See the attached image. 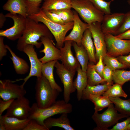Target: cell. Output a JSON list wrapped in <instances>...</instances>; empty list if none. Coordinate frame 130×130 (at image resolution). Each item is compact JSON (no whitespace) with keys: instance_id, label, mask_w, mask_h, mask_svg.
I'll return each mask as SVG.
<instances>
[{"instance_id":"2e32d148","label":"cell","mask_w":130,"mask_h":130,"mask_svg":"<svg viewBox=\"0 0 130 130\" xmlns=\"http://www.w3.org/2000/svg\"><path fill=\"white\" fill-rule=\"evenodd\" d=\"M40 41L44 46V49L39 52L45 54L43 57L39 59L42 64L52 61L60 60V50L54 46L52 39L42 37Z\"/></svg>"},{"instance_id":"9c48e42d","label":"cell","mask_w":130,"mask_h":130,"mask_svg":"<svg viewBox=\"0 0 130 130\" xmlns=\"http://www.w3.org/2000/svg\"><path fill=\"white\" fill-rule=\"evenodd\" d=\"M54 67L56 72L63 84L64 87V100L69 103L70 99V95L76 90L73 84V78L76 72L69 71L65 69L62 64L57 60Z\"/></svg>"},{"instance_id":"e575fe53","label":"cell","mask_w":130,"mask_h":130,"mask_svg":"<svg viewBox=\"0 0 130 130\" xmlns=\"http://www.w3.org/2000/svg\"><path fill=\"white\" fill-rule=\"evenodd\" d=\"M43 0H26L28 17L40 12L41 3Z\"/></svg>"},{"instance_id":"44dd1931","label":"cell","mask_w":130,"mask_h":130,"mask_svg":"<svg viewBox=\"0 0 130 130\" xmlns=\"http://www.w3.org/2000/svg\"><path fill=\"white\" fill-rule=\"evenodd\" d=\"M92 38L90 31L88 28L87 29L83 34L81 44L88 53L90 62L91 63L96 64L97 62L95 56V48Z\"/></svg>"},{"instance_id":"277c9868","label":"cell","mask_w":130,"mask_h":130,"mask_svg":"<svg viewBox=\"0 0 130 130\" xmlns=\"http://www.w3.org/2000/svg\"><path fill=\"white\" fill-rule=\"evenodd\" d=\"M28 17L37 22L42 23L47 26L55 39L57 47L59 49L64 46L66 35L69 31L72 29L73 22L66 23L64 25L55 23L46 16L41 9L38 13Z\"/></svg>"},{"instance_id":"5b68a950","label":"cell","mask_w":130,"mask_h":130,"mask_svg":"<svg viewBox=\"0 0 130 130\" xmlns=\"http://www.w3.org/2000/svg\"><path fill=\"white\" fill-rule=\"evenodd\" d=\"M71 7L89 25L96 22L101 23L105 15L87 0H72Z\"/></svg>"},{"instance_id":"b9f144b4","label":"cell","mask_w":130,"mask_h":130,"mask_svg":"<svg viewBox=\"0 0 130 130\" xmlns=\"http://www.w3.org/2000/svg\"><path fill=\"white\" fill-rule=\"evenodd\" d=\"M130 123V116L125 120L117 124L110 130H127L128 126Z\"/></svg>"},{"instance_id":"f546056e","label":"cell","mask_w":130,"mask_h":130,"mask_svg":"<svg viewBox=\"0 0 130 130\" xmlns=\"http://www.w3.org/2000/svg\"><path fill=\"white\" fill-rule=\"evenodd\" d=\"M86 73L87 84L89 85L92 86L100 84H104L106 82L104 78L92 67L91 64H88Z\"/></svg>"},{"instance_id":"83f0119b","label":"cell","mask_w":130,"mask_h":130,"mask_svg":"<svg viewBox=\"0 0 130 130\" xmlns=\"http://www.w3.org/2000/svg\"><path fill=\"white\" fill-rule=\"evenodd\" d=\"M89 100L94 104L95 112L102 110L106 107H108L112 103L109 97L100 95H90Z\"/></svg>"},{"instance_id":"4dcf8cb0","label":"cell","mask_w":130,"mask_h":130,"mask_svg":"<svg viewBox=\"0 0 130 130\" xmlns=\"http://www.w3.org/2000/svg\"><path fill=\"white\" fill-rule=\"evenodd\" d=\"M112 78L115 83L122 86L130 80V71L117 69L113 71Z\"/></svg>"},{"instance_id":"4fadbf2b","label":"cell","mask_w":130,"mask_h":130,"mask_svg":"<svg viewBox=\"0 0 130 130\" xmlns=\"http://www.w3.org/2000/svg\"><path fill=\"white\" fill-rule=\"evenodd\" d=\"M101 25V23L96 22L89 25L88 28L91 33L93 39L97 62L100 56L103 57L106 54L107 52L104 33L102 30Z\"/></svg>"},{"instance_id":"484cf974","label":"cell","mask_w":130,"mask_h":130,"mask_svg":"<svg viewBox=\"0 0 130 130\" xmlns=\"http://www.w3.org/2000/svg\"><path fill=\"white\" fill-rule=\"evenodd\" d=\"M72 46L75 52L76 58L80 64L82 70L86 72L89 60L87 51L82 45L79 46L75 42H72Z\"/></svg>"},{"instance_id":"f907efd6","label":"cell","mask_w":130,"mask_h":130,"mask_svg":"<svg viewBox=\"0 0 130 130\" xmlns=\"http://www.w3.org/2000/svg\"><path fill=\"white\" fill-rule=\"evenodd\" d=\"M127 2L128 4L130 5V0H127Z\"/></svg>"},{"instance_id":"836d02e7","label":"cell","mask_w":130,"mask_h":130,"mask_svg":"<svg viewBox=\"0 0 130 130\" xmlns=\"http://www.w3.org/2000/svg\"><path fill=\"white\" fill-rule=\"evenodd\" d=\"M91 3L97 9L104 13L105 15L111 14L110 6L111 2L115 0L109 2L104 0H87Z\"/></svg>"},{"instance_id":"5bb4252c","label":"cell","mask_w":130,"mask_h":130,"mask_svg":"<svg viewBox=\"0 0 130 130\" xmlns=\"http://www.w3.org/2000/svg\"><path fill=\"white\" fill-rule=\"evenodd\" d=\"M124 13H115L104 15L101 23V29L103 32L104 33H108L117 35L123 23Z\"/></svg>"},{"instance_id":"d4e9b609","label":"cell","mask_w":130,"mask_h":130,"mask_svg":"<svg viewBox=\"0 0 130 130\" xmlns=\"http://www.w3.org/2000/svg\"><path fill=\"white\" fill-rule=\"evenodd\" d=\"M72 0H44L41 9L50 11L65 8H71Z\"/></svg>"},{"instance_id":"7dc6e473","label":"cell","mask_w":130,"mask_h":130,"mask_svg":"<svg viewBox=\"0 0 130 130\" xmlns=\"http://www.w3.org/2000/svg\"><path fill=\"white\" fill-rule=\"evenodd\" d=\"M6 17L5 15L2 13L0 14V28H1L3 26L4 23L5 21Z\"/></svg>"},{"instance_id":"4316f807","label":"cell","mask_w":130,"mask_h":130,"mask_svg":"<svg viewBox=\"0 0 130 130\" xmlns=\"http://www.w3.org/2000/svg\"><path fill=\"white\" fill-rule=\"evenodd\" d=\"M112 85L106 83L103 84L90 86L88 84L84 90L81 99L89 100L90 95H101L106 91Z\"/></svg>"},{"instance_id":"c3c4849f","label":"cell","mask_w":130,"mask_h":130,"mask_svg":"<svg viewBox=\"0 0 130 130\" xmlns=\"http://www.w3.org/2000/svg\"><path fill=\"white\" fill-rule=\"evenodd\" d=\"M0 130H5L4 127L1 124H0Z\"/></svg>"},{"instance_id":"8fae6325","label":"cell","mask_w":130,"mask_h":130,"mask_svg":"<svg viewBox=\"0 0 130 130\" xmlns=\"http://www.w3.org/2000/svg\"><path fill=\"white\" fill-rule=\"evenodd\" d=\"M31 106L29 99L24 96L14 99L4 115L23 119L28 118Z\"/></svg>"},{"instance_id":"6da1fadb","label":"cell","mask_w":130,"mask_h":130,"mask_svg":"<svg viewBox=\"0 0 130 130\" xmlns=\"http://www.w3.org/2000/svg\"><path fill=\"white\" fill-rule=\"evenodd\" d=\"M53 35L47 26L43 23L37 22L29 17L26 18V26L22 36L19 39L16 46L18 50L23 52L25 47L28 45L39 48L42 44L40 40L42 37L52 39Z\"/></svg>"},{"instance_id":"ffe728a7","label":"cell","mask_w":130,"mask_h":130,"mask_svg":"<svg viewBox=\"0 0 130 130\" xmlns=\"http://www.w3.org/2000/svg\"><path fill=\"white\" fill-rule=\"evenodd\" d=\"M2 7L10 13L20 14L26 18L28 17L26 0H8Z\"/></svg>"},{"instance_id":"7402d4cb","label":"cell","mask_w":130,"mask_h":130,"mask_svg":"<svg viewBox=\"0 0 130 130\" xmlns=\"http://www.w3.org/2000/svg\"><path fill=\"white\" fill-rule=\"evenodd\" d=\"M80 65L77 70V76L73 83L74 87L77 90V97L78 101L81 99L83 92L88 84L86 72L82 70Z\"/></svg>"},{"instance_id":"f35d334b","label":"cell","mask_w":130,"mask_h":130,"mask_svg":"<svg viewBox=\"0 0 130 130\" xmlns=\"http://www.w3.org/2000/svg\"><path fill=\"white\" fill-rule=\"evenodd\" d=\"M42 10L46 16L53 22L61 25L66 24L58 14L49 11Z\"/></svg>"},{"instance_id":"d6a6232c","label":"cell","mask_w":130,"mask_h":130,"mask_svg":"<svg viewBox=\"0 0 130 130\" xmlns=\"http://www.w3.org/2000/svg\"><path fill=\"white\" fill-rule=\"evenodd\" d=\"M104 63L113 71L117 69H125L126 67L118 60L117 58L107 54L103 57Z\"/></svg>"},{"instance_id":"ee69618b","label":"cell","mask_w":130,"mask_h":130,"mask_svg":"<svg viewBox=\"0 0 130 130\" xmlns=\"http://www.w3.org/2000/svg\"><path fill=\"white\" fill-rule=\"evenodd\" d=\"M117 58L127 68H129L130 69V53L128 55L119 56L117 57Z\"/></svg>"},{"instance_id":"74e56055","label":"cell","mask_w":130,"mask_h":130,"mask_svg":"<svg viewBox=\"0 0 130 130\" xmlns=\"http://www.w3.org/2000/svg\"><path fill=\"white\" fill-rule=\"evenodd\" d=\"M130 28V11L124 13L123 23L118 31L117 35Z\"/></svg>"},{"instance_id":"bcb514c9","label":"cell","mask_w":130,"mask_h":130,"mask_svg":"<svg viewBox=\"0 0 130 130\" xmlns=\"http://www.w3.org/2000/svg\"><path fill=\"white\" fill-rule=\"evenodd\" d=\"M116 36L120 39L130 40V28L124 32Z\"/></svg>"},{"instance_id":"8992f818","label":"cell","mask_w":130,"mask_h":130,"mask_svg":"<svg viewBox=\"0 0 130 130\" xmlns=\"http://www.w3.org/2000/svg\"><path fill=\"white\" fill-rule=\"evenodd\" d=\"M129 117L121 113H118L113 103H112L102 113L100 114L98 112H94L92 115V118L97 126L94 130H108L109 127L118 123L119 120Z\"/></svg>"},{"instance_id":"e0dca14e","label":"cell","mask_w":130,"mask_h":130,"mask_svg":"<svg viewBox=\"0 0 130 130\" xmlns=\"http://www.w3.org/2000/svg\"><path fill=\"white\" fill-rule=\"evenodd\" d=\"M74 13V25L72 30L69 34L65 36L64 41H72L75 42L80 46L81 45V41L85 31L88 29L89 25L83 22L80 19L78 13L76 11H73Z\"/></svg>"},{"instance_id":"60d3db41","label":"cell","mask_w":130,"mask_h":130,"mask_svg":"<svg viewBox=\"0 0 130 130\" xmlns=\"http://www.w3.org/2000/svg\"><path fill=\"white\" fill-rule=\"evenodd\" d=\"M91 65L92 67L103 78V72L104 66L103 61V57L101 56H100L98 61L95 65L92 64Z\"/></svg>"},{"instance_id":"9a60e30c","label":"cell","mask_w":130,"mask_h":130,"mask_svg":"<svg viewBox=\"0 0 130 130\" xmlns=\"http://www.w3.org/2000/svg\"><path fill=\"white\" fill-rule=\"evenodd\" d=\"M72 42L70 40L65 41L64 46L59 48L60 51V60L65 69L69 71L76 72L80 64L76 57L74 56L72 51Z\"/></svg>"},{"instance_id":"816d5d0a","label":"cell","mask_w":130,"mask_h":130,"mask_svg":"<svg viewBox=\"0 0 130 130\" xmlns=\"http://www.w3.org/2000/svg\"></svg>"},{"instance_id":"1f68e13d","label":"cell","mask_w":130,"mask_h":130,"mask_svg":"<svg viewBox=\"0 0 130 130\" xmlns=\"http://www.w3.org/2000/svg\"><path fill=\"white\" fill-rule=\"evenodd\" d=\"M122 86L119 84L115 83L110 86L102 95L109 97H122L126 98L128 95L123 89Z\"/></svg>"},{"instance_id":"7c38bea8","label":"cell","mask_w":130,"mask_h":130,"mask_svg":"<svg viewBox=\"0 0 130 130\" xmlns=\"http://www.w3.org/2000/svg\"><path fill=\"white\" fill-rule=\"evenodd\" d=\"M23 52L27 55L30 61V72L28 75L24 78L17 79L13 81L14 82L23 80L24 82L21 85L24 87L26 82L31 77L34 76L38 77L42 76L43 64L38 58L33 45H28L24 47Z\"/></svg>"},{"instance_id":"52a82bcc","label":"cell","mask_w":130,"mask_h":130,"mask_svg":"<svg viewBox=\"0 0 130 130\" xmlns=\"http://www.w3.org/2000/svg\"><path fill=\"white\" fill-rule=\"evenodd\" d=\"M104 35L108 55L116 57L130 53V40L120 39L108 33Z\"/></svg>"},{"instance_id":"ba28073f","label":"cell","mask_w":130,"mask_h":130,"mask_svg":"<svg viewBox=\"0 0 130 130\" xmlns=\"http://www.w3.org/2000/svg\"><path fill=\"white\" fill-rule=\"evenodd\" d=\"M12 19L14 24L11 27L5 30H0V36L6 37L10 40L19 39L22 35L26 26V18L19 14L9 13L5 15Z\"/></svg>"},{"instance_id":"f6af8a7d","label":"cell","mask_w":130,"mask_h":130,"mask_svg":"<svg viewBox=\"0 0 130 130\" xmlns=\"http://www.w3.org/2000/svg\"><path fill=\"white\" fill-rule=\"evenodd\" d=\"M4 37L0 36V60H1L6 55L7 52V49L6 45L4 43Z\"/></svg>"},{"instance_id":"cb8c5ba5","label":"cell","mask_w":130,"mask_h":130,"mask_svg":"<svg viewBox=\"0 0 130 130\" xmlns=\"http://www.w3.org/2000/svg\"><path fill=\"white\" fill-rule=\"evenodd\" d=\"M57 61H52L43 64L42 73L49 82L52 87L60 92L62 91V89L56 82L53 74L54 68Z\"/></svg>"},{"instance_id":"ab89813d","label":"cell","mask_w":130,"mask_h":130,"mask_svg":"<svg viewBox=\"0 0 130 130\" xmlns=\"http://www.w3.org/2000/svg\"><path fill=\"white\" fill-rule=\"evenodd\" d=\"M113 71L106 65L104 66L103 72V78L106 82L112 85L113 83L112 77Z\"/></svg>"},{"instance_id":"7bdbcfd3","label":"cell","mask_w":130,"mask_h":130,"mask_svg":"<svg viewBox=\"0 0 130 130\" xmlns=\"http://www.w3.org/2000/svg\"><path fill=\"white\" fill-rule=\"evenodd\" d=\"M14 99H12L7 101H4L2 99H0V116L4 111L7 110L10 107L11 104Z\"/></svg>"},{"instance_id":"3957f363","label":"cell","mask_w":130,"mask_h":130,"mask_svg":"<svg viewBox=\"0 0 130 130\" xmlns=\"http://www.w3.org/2000/svg\"><path fill=\"white\" fill-rule=\"evenodd\" d=\"M35 89L36 103L40 108L48 107L54 104L60 92L52 88L42 75L37 77Z\"/></svg>"},{"instance_id":"d590c367","label":"cell","mask_w":130,"mask_h":130,"mask_svg":"<svg viewBox=\"0 0 130 130\" xmlns=\"http://www.w3.org/2000/svg\"><path fill=\"white\" fill-rule=\"evenodd\" d=\"M49 11L58 15L65 23L73 21L74 13L71 8H65Z\"/></svg>"},{"instance_id":"8d00e7d4","label":"cell","mask_w":130,"mask_h":130,"mask_svg":"<svg viewBox=\"0 0 130 130\" xmlns=\"http://www.w3.org/2000/svg\"><path fill=\"white\" fill-rule=\"evenodd\" d=\"M23 130H48L44 125L39 124L34 119L30 121Z\"/></svg>"},{"instance_id":"d6986e66","label":"cell","mask_w":130,"mask_h":130,"mask_svg":"<svg viewBox=\"0 0 130 130\" xmlns=\"http://www.w3.org/2000/svg\"><path fill=\"white\" fill-rule=\"evenodd\" d=\"M68 114L63 113L57 118H53L51 117L48 118L44 121V125L48 130L54 127L62 128L65 130H74L75 129L71 126Z\"/></svg>"},{"instance_id":"7a4b0ae2","label":"cell","mask_w":130,"mask_h":130,"mask_svg":"<svg viewBox=\"0 0 130 130\" xmlns=\"http://www.w3.org/2000/svg\"><path fill=\"white\" fill-rule=\"evenodd\" d=\"M28 118L35 120L39 124L44 125L45 120L54 115L64 113L68 114L72 111V106L64 100L56 101L51 106L45 108L39 107L36 103L33 104Z\"/></svg>"},{"instance_id":"ac0fdd59","label":"cell","mask_w":130,"mask_h":130,"mask_svg":"<svg viewBox=\"0 0 130 130\" xmlns=\"http://www.w3.org/2000/svg\"><path fill=\"white\" fill-rule=\"evenodd\" d=\"M30 120L28 118L21 119L2 115L0 116V124L4 126L5 130H23Z\"/></svg>"},{"instance_id":"603a6c76","label":"cell","mask_w":130,"mask_h":130,"mask_svg":"<svg viewBox=\"0 0 130 130\" xmlns=\"http://www.w3.org/2000/svg\"><path fill=\"white\" fill-rule=\"evenodd\" d=\"M6 46L12 55L10 58L12 61L16 73L20 75L24 74L27 73L30 68L27 62L24 59L17 56L8 46L6 45Z\"/></svg>"},{"instance_id":"681fc988","label":"cell","mask_w":130,"mask_h":130,"mask_svg":"<svg viewBox=\"0 0 130 130\" xmlns=\"http://www.w3.org/2000/svg\"><path fill=\"white\" fill-rule=\"evenodd\" d=\"M127 130H130V123L128 126Z\"/></svg>"},{"instance_id":"f1b7e54d","label":"cell","mask_w":130,"mask_h":130,"mask_svg":"<svg viewBox=\"0 0 130 130\" xmlns=\"http://www.w3.org/2000/svg\"><path fill=\"white\" fill-rule=\"evenodd\" d=\"M109 98L115 104L117 111L121 114L130 116V98L124 100L119 97H109Z\"/></svg>"},{"instance_id":"30bf717a","label":"cell","mask_w":130,"mask_h":130,"mask_svg":"<svg viewBox=\"0 0 130 130\" xmlns=\"http://www.w3.org/2000/svg\"><path fill=\"white\" fill-rule=\"evenodd\" d=\"M14 83L9 79L0 80V97L3 100L15 99L26 94L24 87Z\"/></svg>"}]
</instances>
